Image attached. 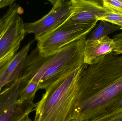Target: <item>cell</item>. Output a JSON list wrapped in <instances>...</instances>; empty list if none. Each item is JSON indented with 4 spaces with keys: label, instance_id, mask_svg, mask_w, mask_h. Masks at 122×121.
Masks as SVG:
<instances>
[{
    "label": "cell",
    "instance_id": "obj_7",
    "mask_svg": "<svg viewBox=\"0 0 122 121\" xmlns=\"http://www.w3.org/2000/svg\"><path fill=\"white\" fill-rule=\"evenodd\" d=\"M73 13L65 22L70 24H81L100 21L110 12L104 7L102 1L71 0Z\"/></svg>",
    "mask_w": 122,
    "mask_h": 121
},
{
    "label": "cell",
    "instance_id": "obj_2",
    "mask_svg": "<svg viewBox=\"0 0 122 121\" xmlns=\"http://www.w3.org/2000/svg\"><path fill=\"white\" fill-rule=\"evenodd\" d=\"M86 38L70 43L48 57L39 55L36 48L28 55L19 79L33 81L45 91L52 85L84 65V51Z\"/></svg>",
    "mask_w": 122,
    "mask_h": 121
},
{
    "label": "cell",
    "instance_id": "obj_14",
    "mask_svg": "<svg viewBox=\"0 0 122 121\" xmlns=\"http://www.w3.org/2000/svg\"><path fill=\"white\" fill-rule=\"evenodd\" d=\"M102 2L104 7L109 11L122 16V2L120 0H103Z\"/></svg>",
    "mask_w": 122,
    "mask_h": 121
},
{
    "label": "cell",
    "instance_id": "obj_16",
    "mask_svg": "<svg viewBox=\"0 0 122 121\" xmlns=\"http://www.w3.org/2000/svg\"><path fill=\"white\" fill-rule=\"evenodd\" d=\"M112 39L115 43L114 52L117 54H122V31L114 35Z\"/></svg>",
    "mask_w": 122,
    "mask_h": 121
},
{
    "label": "cell",
    "instance_id": "obj_23",
    "mask_svg": "<svg viewBox=\"0 0 122 121\" xmlns=\"http://www.w3.org/2000/svg\"><path fill=\"white\" fill-rule=\"evenodd\" d=\"M121 0V1H122V0Z\"/></svg>",
    "mask_w": 122,
    "mask_h": 121
},
{
    "label": "cell",
    "instance_id": "obj_11",
    "mask_svg": "<svg viewBox=\"0 0 122 121\" xmlns=\"http://www.w3.org/2000/svg\"><path fill=\"white\" fill-rule=\"evenodd\" d=\"M22 13L23 9L16 3L9 6L5 13L0 18V38L13 20Z\"/></svg>",
    "mask_w": 122,
    "mask_h": 121
},
{
    "label": "cell",
    "instance_id": "obj_1",
    "mask_svg": "<svg viewBox=\"0 0 122 121\" xmlns=\"http://www.w3.org/2000/svg\"><path fill=\"white\" fill-rule=\"evenodd\" d=\"M122 97V54L109 53L85 67L72 120L99 121Z\"/></svg>",
    "mask_w": 122,
    "mask_h": 121
},
{
    "label": "cell",
    "instance_id": "obj_17",
    "mask_svg": "<svg viewBox=\"0 0 122 121\" xmlns=\"http://www.w3.org/2000/svg\"><path fill=\"white\" fill-rule=\"evenodd\" d=\"M122 109V97L116 102L115 104L112 105L110 108L109 110L107 112V113L104 116L100 119L99 121H100L101 119L107 117L109 116L110 115H112Z\"/></svg>",
    "mask_w": 122,
    "mask_h": 121
},
{
    "label": "cell",
    "instance_id": "obj_15",
    "mask_svg": "<svg viewBox=\"0 0 122 121\" xmlns=\"http://www.w3.org/2000/svg\"><path fill=\"white\" fill-rule=\"evenodd\" d=\"M100 21H104L119 26L122 23V16L110 12L105 14Z\"/></svg>",
    "mask_w": 122,
    "mask_h": 121
},
{
    "label": "cell",
    "instance_id": "obj_22",
    "mask_svg": "<svg viewBox=\"0 0 122 121\" xmlns=\"http://www.w3.org/2000/svg\"><path fill=\"white\" fill-rule=\"evenodd\" d=\"M119 26H120V27H121V30H122V23Z\"/></svg>",
    "mask_w": 122,
    "mask_h": 121
},
{
    "label": "cell",
    "instance_id": "obj_24",
    "mask_svg": "<svg viewBox=\"0 0 122 121\" xmlns=\"http://www.w3.org/2000/svg\"></svg>",
    "mask_w": 122,
    "mask_h": 121
},
{
    "label": "cell",
    "instance_id": "obj_5",
    "mask_svg": "<svg viewBox=\"0 0 122 121\" xmlns=\"http://www.w3.org/2000/svg\"><path fill=\"white\" fill-rule=\"evenodd\" d=\"M23 84L18 79L2 89L0 93V121H20L34 111L36 103L20 101L19 94Z\"/></svg>",
    "mask_w": 122,
    "mask_h": 121
},
{
    "label": "cell",
    "instance_id": "obj_8",
    "mask_svg": "<svg viewBox=\"0 0 122 121\" xmlns=\"http://www.w3.org/2000/svg\"><path fill=\"white\" fill-rule=\"evenodd\" d=\"M34 40L28 43L4 66L0 68V93L8 84L19 79Z\"/></svg>",
    "mask_w": 122,
    "mask_h": 121
},
{
    "label": "cell",
    "instance_id": "obj_6",
    "mask_svg": "<svg viewBox=\"0 0 122 121\" xmlns=\"http://www.w3.org/2000/svg\"><path fill=\"white\" fill-rule=\"evenodd\" d=\"M49 1L53 7L48 14L37 21L24 23L26 34L33 33L36 40L45 37L60 27L73 13L71 0Z\"/></svg>",
    "mask_w": 122,
    "mask_h": 121
},
{
    "label": "cell",
    "instance_id": "obj_4",
    "mask_svg": "<svg viewBox=\"0 0 122 121\" xmlns=\"http://www.w3.org/2000/svg\"><path fill=\"white\" fill-rule=\"evenodd\" d=\"M97 21L81 24L65 23L45 37L37 40L36 48L39 55L48 57L59 52L70 43L86 37Z\"/></svg>",
    "mask_w": 122,
    "mask_h": 121
},
{
    "label": "cell",
    "instance_id": "obj_9",
    "mask_svg": "<svg viewBox=\"0 0 122 121\" xmlns=\"http://www.w3.org/2000/svg\"><path fill=\"white\" fill-rule=\"evenodd\" d=\"M25 35L23 21L18 15L0 38V59L12 50H18Z\"/></svg>",
    "mask_w": 122,
    "mask_h": 121
},
{
    "label": "cell",
    "instance_id": "obj_20",
    "mask_svg": "<svg viewBox=\"0 0 122 121\" xmlns=\"http://www.w3.org/2000/svg\"><path fill=\"white\" fill-rule=\"evenodd\" d=\"M15 0H0V9L7 6H10L15 3Z\"/></svg>",
    "mask_w": 122,
    "mask_h": 121
},
{
    "label": "cell",
    "instance_id": "obj_3",
    "mask_svg": "<svg viewBox=\"0 0 122 121\" xmlns=\"http://www.w3.org/2000/svg\"><path fill=\"white\" fill-rule=\"evenodd\" d=\"M85 64L49 87L34 109L33 121H71Z\"/></svg>",
    "mask_w": 122,
    "mask_h": 121
},
{
    "label": "cell",
    "instance_id": "obj_13",
    "mask_svg": "<svg viewBox=\"0 0 122 121\" xmlns=\"http://www.w3.org/2000/svg\"><path fill=\"white\" fill-rule=\"evenodd\" d=\"M23 82V85L19 94L20 101L22 103L33 102L36 92L39 89V85L31 81Z\"/></svg>",
    "mask_w": 122,
    "mask_h": 121
},
{
    "label": "cell",
    "instance_id": "obj_21",
    "mask_svg": "<svg viewBox=\"0 0 122 121\" xmlns=\"http://www.w3.org/2000/svg\"><path fill=\"white\" fill-rule=\"evenodd\" d=\"M31 121V119H30L28 117L24 119H23V120H21V121Z\"/></svg>",
    "mask_w": 122,
    "mask_h": 121
},
{
    "label": "cell",
    "instance_id": "obj_19",
    "mask_svg": "<svg viewBox=\"0 0 122 121\" xmlns=\"http://www.w3.org/2000/svg\"><path fill=\"white\" fill-rule=\"evenodd\" d=\"M99 121H122V109L112 115L102 119Z\"/></svg>",
    "mask_w": 122,
    "mask_h": 121
},
{
    "label": "cell",
    "instance_id": "obj_12",
    "mask_svg": "<svg viewBox=\"0 0 122 121\" xmlns=\"http://www.w3.org/2000/svg\"><path fill=\"white\" fill-rule=\"evenodd\" d=\"M121 30L120 26L110 23L107 21H100L96 29L92 33L88 40H95L113 33Z\"/></svg>",
    "mask_w": 122,
    "mask_h": 121
},
{
    "label": "cell",
    "instance_id": "obj_10",
    "mask_svg": "<svg viewBox=\"0 0 122 121\" xmlns=\"http://www.w3.org/2000/svg\"><path fill=\"white\" fill-rule=\"evenodd\" d=\"M115 43L108 36L95 40L86 39L84 51V63L87 65L98 62L114 51Z\"/></svg>",
    "mask_w": 122,
    "mask_h": 121
},
{
    "label": "cell",
    "instance_id": "obj_18",
    "mask_svg": "<svg viewBox=\"0 0 122 121\" xmlns=\"http://www.w3.org/2000/svg\"><path fill=\"white\" fill-rule=\"evenodd\" d=\"M18 50L17 49L12 50L0 59V68L4 66L11 59V58L16 54Z\"/></svg>",
    "mask_w": 122,
    "mask_h": 121
}]
</instances>
